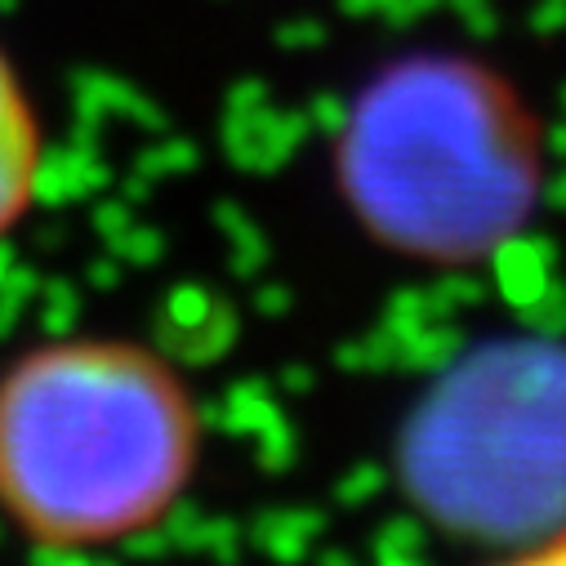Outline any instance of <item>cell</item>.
<instances>
[{
    "mask_svg": "<svg viewBox=\"0 0 566 566\" xmlns=\"http://www.w3.org/2000/svg\"><path fill=\"white\" fill-rule=\"evenodd\" d=\"M397 344H401L397 370H415V375H442V370L455 366L460 353L469 348V344H464V331H455L451 322H429V326L401 335Z\"/></svg>",
    "mask_w": 566,
    "mask_h": 566,
    "instance_id": "52a82bcc",
    "label": "cell"
},
{
    "mask_svg": "<svg viewBox=\"0 0 566 566\" xmlns=\"http://www.w3.org/2000/svg\"><path fill=\"white\" fill-rule=\"evenodd\" d=\"M375 553V566H429L423 557L429 553H406V548H384V544H370Z\"/></svg>",
    "mask_w": 566,
    "mask_h": 566,
    "instance_id": "e0dca14e",
    "label": "cell"
},
{
    "mask_svg": "<svg viewBox=\"0 0 566 566\" xmlns=\"http://www.w3.org/2000/svg\"><path fill=\"white\" fill-rule=\"evenodd\" d=\"M335 366H339L344 375H357V370H361V344H357V339H344V344L335 348Z\"/></svg>",
    "mask_w": 566,
    "mask_h": 566,
    "instance_id": "ffe728a7",
    "label": "cell"
},
{
    "mask_svg": "<svg viewBox=\"0 0 566 566\" xmlns=\"http://www.w3.org/2000/svg\"><path fill=\"white\" fill-rule=\"evenodd\" d=\"M326 513L322 509H308V504H295V509H272V513H263L259 522H254V544L272 557V562H281V566H300L304 557H308V548H313V539H322L326 535Z\"/></svg>",
    "mask_w": 566,
    "mask_h": 566,
    "instance_id": "8992f818",
    "label": "cell"
},
{
    "mask_svg": "<svg viewBox=\"0 0 566 566\" xmlns=\"http://www.w3.org/2000/svg\"><path fill=\"white\" fill-rule=\"evenodd\" d=\"M522 317V326L531 331V335H544V339H566V286H553L526 308V313H517Z\"/></svg>",
    "mask_w": 566,
    "mask_h": 566,
    "instance_id": "9c48e42d",
    "label": "cell"
},
{
    "mask_svg": "<svg viewBox=\"0 0 566 566\" xmlns=\"http://www.w3.org/2000/svg\"><path fill=\"white\" fill-rule=\"evenodd\" d=\"M361 370H370V375H384V370H397V361H401V344H397V335L379 322L375 331H366L361 339Z\"/></svg>",
    "mask_w": 566,
    "mask_h": 566,
    "instance_id": "4fadbf2b",
    "label": "cell"
},
{
    "mask_svg": "<svg viewBox=\"0 0 566 566\" xmlns=\"http://www.w3.org/2000/svg\"><path fill=\"white\" fill-rule=\"evenodd\" d=\"M317 566H357V562H353L344 548H322V553H317Z\"/></svg>",
    "mask_w": 566,
    "mask_h": 566,
    "instance_id": "44dd1931",
    "label": "cell"
},
{
    "mask_svg": "<svg viewBox=\"0 0 566 566\" xmlns=\"http://www.w3.org/2000/svg\"><path fill=\"white\" fill-rule=\"evenodd\" d=\"M295 460H300V433L291 419H281L268 433H259V464L268 473H286V469H295Z\"/></svg>",
    "mask_w": 566,
    "mask_h": 566,
    "instance_id": "8fae6325",
    "label": "cell"
},
{
    "mask_svg": "<svg viewBox=\"0 0 566 566\" xmlns=\"http://www.w3.org/2000/svg\"><path fill=\"white\" fill-rule=\"evenodd\" d=\"M388 491V473H384V464H375V460H361V464H353L344 478H339V486H335V500L344 504V509H357V504H370V500H379Z\"/></svg>",
    "mask_w": 566,
    "mask_h": 566,
    "instance_id": "30bf717a",
    "label": "cell"
},
{
    "mask_svg": "<svg viewBox=\"0 0 566 566\" xmlns=\"http://www.w3.org/2000/svg\"><path fill=\"white\" fill-rule=\"evenodd\" d=\"M259 313L263 317H286L291 313V291H263L259 295Z\"/></svg>",
    "mask_w": 566,
    "mask_h": 566,
    "instance_id": "d6986e66",
    "label": "cell"
},
{
    "mask_svg": "<svg viewBox=\"0 0 566 566\" xmlns=\"http://www.w3.org/2000/svg\"><path fill=\"white\" fill-rule=\"evenodd\" d=\"M335 166L370 237L447 263L491 259L544 197L522 94L482 59L442 50L379 67L344 103Z\"/></svg>",
    "mask_w": 566,
    "mask_h": 566,
    "instance_id": "7a4b0ae2",
    "label": "cell"
},
{
    "mask_svg": "<svg viewBox=\"0 0 566 566\" xmlns=\"http://www.w3.org/2000/svg\"><path fill=\"white\" fill-rule=\"evenodd\" d=\"M375 544L384 548H406V553H429V526L419 517H388L379 531H375Z\"/></svg>",
    "mask_w": 566,
    "mask_h": 566,
    "instance_id": "5bb4252c",
    "label": "cell"
},
{
    "mask_svg": "<svg viewBox=\"0 0 566 566\" xmlns=\"http://www.w3.org/2000/svg\"><path fill=\"white\" fill-rule=\"evenodd\" d=\"M197 429L157 353L54 335L0 370V517L45 557L125 544L184 500Z\"/></svg>",
    "mask_w": 566,
    "mask_h": 566,
    "instance_id": "6da1fadb",
    "label": "cell"
},
{
    "mask_svg": "<svg viewBox=\"0 0 566 566\" xmlns=\"http://www.w3.org/2000/svg\"><path fill=\"white\" fill-rule=\"evenodd\" d=\"M276 384H281V388H286L291 397H304V392H313L317 375H313L308 366H300V361H295V366H286V370H281V375H276Z\"/></svg>",
    "mask_w": 566,
    "mask_h": 566,
    "instance_id": "9a60e30c",
    "label": "cell"
},
{
    "mask_svg": "<svg viewBox=\"0 0 566 566\" xmlns=\"http://www.w3.org/2000/svg\"><path fill=\"white\" fill-rule=\"evenodd\" d=\"M45 188V129L28 76L0 41V241H6Z\"/></svg>",
    "mask_w": 566,
    "mask_h": 566,
    "instance_id": "277c9868",
    "label": "cell"
},
{
    "mask_svg": "<svg viewBox=\"0 0 566 566\" xmlns=\"http://www.w3.org/2000/svg\"><path fill=\"white\" fill-rule=\"evenodd\" d=\"M433 300H438L442 317H455L464 308H478L486 300V286H482L478 276H469V272H451V276H442L438 286H433Z\"/></svg>",
    "mask_w": 566,
    "mask_h": 566,
    "instance_id": "7c38bea8",
    "label": "cell"
},
{
    "mask_svg": "<svg viewBox=\"0 0 566 566\" xmlns=\"http://www.w3.org/2000/svg\"><path fill=\"white\" fill-rule=\"evenodd\" d=\"M206 539L219 548L223 562H237V526H228V522H210V526H206Z\"/></svg>",
    "mask_w": 566,
    "mask_h": 566,
    "instance_id": "2e32d148",
    "label": "cell"
},
{
    "mask_svg": "<svg viewBox=\"0 0 566 566\" xmlns=\"http://www.w3.org/2000/svg\"><path fill=\"white\" fill-rule=\"evenodd\" d=\"M509 566H566V539H553V544H544V548H535L531 557L509 562Z\"/></svg>",
    "mask_w": 566,
    "mask_h": 566,
    "instance_id": "ac0fdd59",
    "label": "cell"
},
{
    "mask_svg": "<svg viewBox=\"0 0 566 566\" xmlns=\"http://www.w3.org/2000/svg\"><path fill=\"white\" fill-rule=\"evenodd\" d=\"M553 263L557 250L548 237L517 232L491 250V272H495V291L513 313H526L548 286H553Z\"/></svg>",
    "mask_w": 566,
    "mask_h": 566,
    "instance_id": "5b68a950",
    "label": "cell"
},
{
    "mask_svg": "<svg viewBox=\"0 0 566 566\" xmlns=\"http://www.w3.org/2000/svg\"><path fill=\"white\" fill-rule=\"evenodd\" d=\"M397 339L401 335H410V331H419V326H429V322H451V317H442V308H438V300H433V286L423 291V286H406V291H392V300L384 304V317H379Z\"/></svg>",
    "mask_w": 566,
    "mask_h": 566,
    "instance_id": "ba28073f",
    "label": "cell"
},
{
    "mask_svg": "<svg viewBox=\"0 0 566 566\" xmlns=\"http://www.w3.org/2000/svg\"><path fill=\"white\" fill-rule=\"evenodd\" d=\"M410 504L478 544H548L566 531V339L513 335L433 375L401 433Z\"/></svg>",
    "mask_w": 566,
    "mask_h": 566,
    "instance_id": "3957f363",
    "label": "cell"
}]
</instances>
